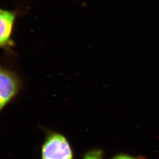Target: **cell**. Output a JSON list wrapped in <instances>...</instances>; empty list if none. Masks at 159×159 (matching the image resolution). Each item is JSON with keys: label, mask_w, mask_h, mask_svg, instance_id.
Returning a JSON list of instances; mask_svg holds the SVG:
<instances>
[{"label": "cell", "mask_w": 159, "mask_h": 159, "mask_svg": "<svg viewBox=\"0 0 159 159\" xmlns=\"http://www.w3.org/2000/svg\"><path fill=\"white\" fill-rule=\"evenodd\" d=\"M21 87L18 75L0 66V113L17 96Z\"/></svg>", "instance_id": "7a4b0ae2"}, {"label": "cell", "mask_w": 159, "mask_h": 159, "mask_svg": "<svg viewBox=\"0 0 159 159\" xmlns=\"http://www.w3.org/2000/svg\"><path fill=\"white\" fill-rule=\"evenodd\" d=\"M41 159H73V154L67 139L63 134L47 133L41 149Z\"/></svg>", "instance_id": "6da1fadb"}, {"label": "cell", "mask_w": 159, "mask_h": 159, "mask_svg": "<svg viewBox=\"0 0 159 159\" xmlns=\"http://www.w3.org/2000/svg\"><path fill=\"white\" fill-rule=\"evenodd\" d=\"M113 159H136L135 158H133L130 156H125V155H120L116 157H114Z\"/></svg>", "instance_id": "5b68a950"}, {"label": "cell", "mask_w": 159, "mask_h": 159, "mask_svg": "<svg viewBox=\"0 0 159 159\" xmlns=\"http://www.w3.org/2000/svg\"><path fill=\"white\" fill-rule=\"evenodd\" d=\"M15 20L13 12L0 8V48H10L13 45L11 35Z\"/></svg>", "instance_id": "3957f363"}, {"label": "cell", "mask_w": 159, "mask_h": 159, "mask_svg": "<svg viewBox=\"0 0 159 159\" xmlns=\"http://www.w3.org/2000/svg\"><path fill=\"white\" fill-rule=\"evenodd\" d=\"M83 159H102V154L100 151H91L85 155Z\"/></svg>", "instance_id": "277c9868"}]
</instances>
